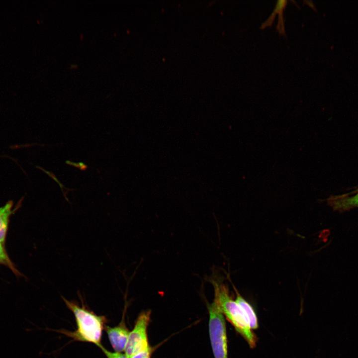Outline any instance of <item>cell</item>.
Returning a JSON list of instances; mask_svg holds the SVG:
<instances>
[{
    "label": "cell",
    "mask_w": 358,
    "mask_h": 358,
    "mask_svg": "<svg viewBox=\"0 0 358 358\" xmlns=\"http://www.w3.org/2000/svg\"><path fill=\"white\" fill-rule=\"evenodd\" d=\"M215 300L224 315L235 330L245 339L249 346H256L257 338L250 327L248 319L239 305L230 296L227 286L219 281H212Z\"/></svg>",
    "instance_id": "1"
},
{
    "label": "cell",
    "mask_w": 358,
    "mask_h": 358,
    "mask_svg": "<svg viewBox=\"0 0 358 358\" xmlns=\"http://www.w3.org/2000/svg\"><path fill=\"white\" fill-rule=\"evenodd\" d=\"M62 297L76 318L78 328L72 335L73 337L76 340L92 343L97 346L100 345L103 318L87 310L84 306L80 307L75 302Z\"/></svg>",
    "instance_id": "2"
},
{
    "label": "cell",
    "mask_w": 358,
    "mask_h": 358,
    "mask_svg": "<svg viewBox=\"0 0 358 358\" xmlns=\"http://www.w3.org/2000/svg\"><path fill=\"white\" fill-rule=\"evenodd\" d=\"M209 332L215 358H228L226 328L224 315L217 301L209 306Z\"/></svg>",
    "instance_id": "3"
},
{
    "label": "cell",
    "mask_w": 358,
    "mask_h": 358,
    "mask_svg": "<svg viewBox=\"0 0 358 358\" xmlns=\"http://www.w3.org/2000/svg\"><path fill=\"white\" fill-rule=\"evenodd\" d=\"M151 312H143L137 318L133 330L129 333L125 349V355L131 358L136 354L149 348L147 330Z\"/></svg>",
    "instance_id": "4"
},
{
    "label": "cell",
    "mask_w": 358,
    "mask_h": 358,
    "mask_svg": "<svg viewBox=\"0 0 358 358\" xmlns=\"http://www.w3.org/2000/svg\"><path fill=\"white\" fill-rule=\"evenodd\" d=\"M105 330L110 342L116 352L119 353L124 351L130 332L123 323L114 327L106 326Z\"/></svg>",
    "instance_id": "5"
},
{
    "label": "cell",
    "mask_w": 358,
    "mask_h": 358,
    "mask_svg": "<svg viewBox=\"0 0 358 358\" xmlns=\"http://www.w3.org/2000/svg\"><path fill=\"white\" fill-rule=\"evenodd\" d=\"M13 203L8 201L0 207V242L4 244L8 230L9 219L10 215L16 210L12 209Z\"/></svg>",
    "instance_id": "6"
},
{
    "label": "cell",
    "mask_w": 358,
    "mask_h": 358,
    "mask_svg": "<svg viewBox=\"0 0 358 358\" xmlns=\"http://www.w3.org/2000/svg\"><path fill=\"white\" fill-rule=\"evenodd\" d=\"M234 289L236 292V302L239 305L244 313H245L249 324L251 329H256L258 328V321L256 314L249 302L243 298L237 290L234 287Z\"/></svg>",
    "instance_id": "7"
},
{
    "label": "cell",
    "mask_w": 358,
    "mask_h": 358,
    "mask_svg": "<svg viewBox=\"0 0 358 358\" xmlns=\"http://www.w3.org/2000/svg\"><path fill=\"white\" fill-rule=\"evenodd\" d=\"M287 3V0H280L277 1L274 10L276 13L278 14V24L276 26L279 34L285 36L286 38L284 29V25L283 21V10L285 8Z\"/></svg>",
    "instance_id": "8"
},
{
    "label": "cell",
    "mask_w": 358,
    "mask_h": 358,
    "mask_svg": "<svg viewBox=\"0 0 358 358\" xmlns=\"http://www.w3.org/2000/svg\"><path fill=\"white\" fill-rule=\"evenodd\" d=\"M3 245L0 242V264L8 267L16 276L21 275L8 256Z\"/></svg>",
    "instance_id": "9"
},
{
    "label": "cell",
    "mask_w": 358,
    "mask_h": 358,
    "mask_svg": "<svg viewBox=\"0 0 358 358\" xmlns=\"http://www.w3.org/2000/svg\"><path fill=\"white\" fill-rule=\"evenodd\" d=\"M36 168H37V169H39V170H42L43 172H44L45 174H46L49 177H50V178H51L52 179H53L54 181H55L58 184V185H59V186H60V188H61V190H62V192L64 196V197H65L66 200H67V201L69 202V200L68 199V198L67 197V194L68 193V192L69 191H73V190H75V189H70V188H66V187L64 186V185L59 180V179H58L57 178V177H56L55 175L54 174H53L52 172H50V171H47V170H46L45 169L42 168L41 167L36 166Z\"/></svg>",
    "instance_id": "10"
},
{
    "label": "cell",
    "mask_w": 358,
    "mask_h": 358,
    "mask_svg": "<svg viewBox=\"0 0 358 358\" xmlns=\"http://www.w3.org/2000/svg\"><path fill=\"white\" fill-rule=\"evenodd\" d=\"M98 346L100 348V349L104 352L107 358H128L125 355V354L123 355L118 352L112 353L108 351L104 348H103L101 345V344L98 345Z\"/></svg>",
    "instance_id": "11"
},
{
    "label": "cell",
    "mask_w": 358,
    "mask_h": 358,
    "mask_svg": "<svg viewBox=\"0 0 358 358\" xmlns=\"http://www.w3.org/2000/svg\"><path fill=\"white\" fill-rule=\"evenodd\" d=\"M65 164L70 166H73L80 170L81 171H86L89 168V166L84 163L80 162L78 163L74 162L70 160H66Z\"/></svg>",
    "instance_id": "12"
},
{
    "label": "cell",
    "mask_w": 358,
    "mask_h": 358,
    "mask_svg": "<svg viewBox=\"0 0 358 358\" xmlns=\"http://www.w3.org/2000/svg\"><path fill=\"white\" fill-rule=\"evenodd\" d=\"M277 13H276V11L274 10H273L272 13L269 16V17L268 18V19L262 24L260 28L261 29H264L267 27L271 26L274 21V18L275 17V15Z\"/></svg>",
    "instance_id": "13"
},
{
    "label": "cell",
    "mask_w": 358,
    "mask_h": 358,
    "mask_svg": "<svg viewBox=\"0 0 358 358\" xmlns=\"http://www.w3.org/2000/svg\"><path fill=\"white\" fill-rule=\"evenodd\" d=\"M150 349L148 348L133 356L131 358H150Z\"/></svg>",
    "instance_id": "14"
},
{
    "label": "cell",
    "mask_w": 358,
    "mask_h": 358,
    "mask_svg": "<svg viewBox=\"0 0 358 358\" xmlns=\"http://www.w3.org/2000/svg\"><path fill=\"white\" fill-rule=\"evenodd\" d=\"M304 2H306V4L309 6L311 8H313L314 10H316V8H315V5L313 4L312 1H304Z\"/></svg>",
    "instance_id": "15"
},
{
    "label": "cell",
    "mask_w": 358,
    "mask_h": 358,
    "mask_svg": "<svg viewBox=\"0 0 358 358\" xmlns=\"http://www.w3.org/2000/svg\"><path fill=\"white\" fill-rule=\"evenodd\" d=\"M357 202L358 203V193H357Z\"/></svg>",
    "instance_id": "16"
},
{
    "label": "cell",
    "mask_w": 358,
    "mask_h": 358,
    "mask_svg": "<svg viewBox=\"0 0 358 358\" xmlns=\"http://www.w3.org/2000/svg\"><path fill=\"white\" fill-rule=\"evenodd\" d=\"M354 192H358V188L356 190H355Z\"/></svg>",
    "instance_id": "17"
}]
</instances>
